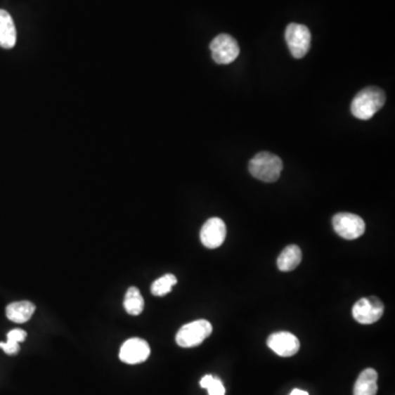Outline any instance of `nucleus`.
I'll return each instance as SVG.
<instances>
[{"label": "nucleus", "instance_id": "nucleus-1", "mask_svg": "<svg viewBox=\"0 0 395 395\" xmlns=\"http://www.w3.org/2000/svg\"><path fill=\"white\" fill-rule=\"evenodd\" d=\"M385 93L381 88L370 86L356 95L350 110L359 120H369L384 105Z\"/></svg>", "mask_w": 395, "mask_h": 395}, {"label": "nucleus", "instance_id": "nucleus-2", "mask_svg": "<svg viewBox=\"0 0 395 395\" xmlns=\"http://www.w3.org/2000/svg\"><path fill=\"white\" fill-rule=\"evenodd\" d=\"M250 175L264 183H275L283 169V160L269 152H260L250 160L248 165Z\"/></svg>", "mask_w": 395, "mask_h": 395}, {"label": "nucleus", "instance_id": "nucleus-3", "mask_svg": "<svg viewBox=\"0 0 395 395\" xmlns=\"http://www.w3.org/2000/svg\"><path fill=\"white\" fill-rule=\"evenodd\" d=\"M212 333V325L207 320L188 323L176 335V343L181 347L191 348L201 345Z\"/></svg>", "mask_w": 395, "mask_h": 395}, {"label": "nucleus", "instance_id": "nucleus-4", "mask_svg": "<svg viewBox=\"0 0 395 395\" xmlns=\"http://www.w3.org/2000/svg\"><path fill=\"white\" fill-rule=\"evenodd\" d=\"M285 41L294 58H303L311 48V32L308 27L290 23L285 30Z\"/></svg>", "mask_w": 395, "mask_h": 395}, {"label": "nucleus", "instance_id": "nucleus-5", "mask_svg": "<svg viewBox=\"0 0 395 395\" xmlns=\"http://www.w3.org/2000/svg\"><path fill=\"white\" fill-rule=\"evenodd\" d=\"M332 222L335 232L345 240L359 238L365 231V221L359 215L353 213H337L334 215Z\"/></svg>", "mask_w": 395, "mask_h": 395}, {"label": "nucleus", "instance_id": "nucleus-6", "mask_svg": "<svg viewBox=\"0 0 395 395\" xmlns=\"http://www.w3.org/2000/svg\"><path fill=\"white\" fill-rule=\"evenodd\" d=\"M213 60L218 64L226 65L234 62L240 56V46L238 41L230 34L222 33L213 39L210 44Z\"/></svg>", "mask_w": 395, "mask_h": 395}, {"label": "nucleus", "instance_id": "nucleus-7", "mask_svg": "<svg viewBox=\"0 0 395 395\" xmlns=\"http://www.w3.org/2000/svg\"><path fill=\"white\" fill-rule=\"evenodd\" d=\"M384 313V305L377 297L363 298L354 305L353 316L358 323L369 325L378 322Z\"/></svg>", "mask_w": 395, "mask_h": 395}, {"label": "nucleus", "instance_id": "nucleus-8", "mask_svg": "<svg viewBox=\"0 0 395 395\" xmlns=\"http://www.w3.org/2000/svg\"><path fill=\"white\" fill-rule=\"evenodd\" d=\"M226 226L220 218H211L203 224L200 232L201 243L207 248H218L224 243Z\"/></svg>", "mask_w": 395, "mask_h": 395}, {"label": "nucleus", "instance_id": "nucleus-9", "mask_svg": "<svg viewBox=\"0 0 395 395\" xmlns=\"http://www.w3.org/2000/svg\"><path fill=\"white\" fill-rule=\"evenodd\" d=\"M150 348L148 342L141 338H131L123 344L120 349V359L128 365L144 363L150 357Z\"/></svg>", "mask_w": 395, "mask_h": 395}, {"label": "nucleus", "instance_id": "nucleus-10", "mask_svg": "<svg viewBox=\"0 0 395 395\" xmlns=\"http://www.w3.org/2000/svg\"><path fill=\"white\" fill-rule=\"evenodd\" d=\"M268 347L280 357H291L300 349L298 337L289 332H278L271 334L267 339Z\"/></svg>", "mask_w": 395, "mask_h": 395}, {"label": "nucleus", "instance_id": "nucleus-11", "mask_svg": "<svg viewBox=\"0 0 395 395\" xmlns=\"http://www.w3.org/2000/svg\"><path fill=\"white\" fill-rule=\"evenodd\" d=\"M17 42V30L13 17L3 9H0V46L13 48Z\"/></svg>", "mask_w": 395, "mask_h": 395}, {"label": "nucleus", "instance_id": "nucleus-12", "mask_svg": "<svg viewBox=\"0 0 395 395\" xmlns=\"http://www.w3.org/2000/svg\"><path fill=\"white\" fill-rule=\"evenodd\" d=\"M378 373L368 368L358 377L354 387V395H375L378 392Z\"/></svg>", "mask_w": 395, "mask_h": 395}, {"label": "nucleus", "instance_id": "nucleus-13", "mask_svg": "<svg viewBox=\"0 0 395 395\" xmlns=\"http://www.w3.org/2000/svg\"><path fill=\"white\" fill-rule=\"evenodd\" d=\"M34 311L35 306L33 303L29 301H19L8 305L6 309V316L11 322L22 324L32 318Z\"/></svg>", "mask_w": 395, "mask_h": 395}, {"label": "nucleus", "instance_id": "nucleus-14", "mask_svg": "<svg viewBox=\"0 0 395 395\" xmlns=\"http://www.w3.org/2000/svg\"><path fill=\"white\" fill-rule=\"evenodd\" d=\"M302 260V252L300 247L297 245H289L281 252L278 257L277 265L279 271H294L298 267Z\"/></svg>", "mask_w": 395, "mask_h": 395}, {"label": "nucleus", "instance_id": "nucleus-15", "mask_svg": "<svg viewBox=\"0 0 395 395\" xmlns=\"http://www.w3.org/2000/svg\"><path fill=\"white\" fill-rule=\"evenodd\" d=\"M124 309L130 316H140L144 310V299L141 295L140 290L136 287H131L127 291L124 298Z\"/></svg>", "mask_w": 395, "mask_h": 395}, {"label": "nucleus", "instance_id": "nucleus-16", "mask_svg": "<svg viewBox=\"0 0 395 395\" xmlns=\"http://www.w3.org/2000/svg\"><path fill=\"white\" fill-rule=\"evenodd\" d=\"M176 283H177V278L171 273H167L153 283L150 291L155 297H164L171 291Z\"/></svg>", "mask_w": 395, "mask_h": 395}, {"label": "nucleus", "instance_id": "nucleus-17", "mask_svg": "<svg viewBox=\"0 0 395 395\" xmlns=\"http://www.w3.org/2000/svg\"><path fill=\"white\" fill-rule=\"evenodd\" d=\"M200 385L201 388L208 390L209 395H226V388L222 381L213 375H205L201 379Z\"/></svg>", "mask_w": 395, "mask_h": 395}, {"label": "nucleus", "instance_id": "nucleus-18", "mask_svg": "<svg viewBox=\"0 0 395 395\" xmlns=\"http://www.w3.org/2000/svg\"><path fill=\"white\" fill-rule=\"evenodd\" d=\"M27 337V333L25 330H20V328H15V330H11L9 333L7 334V340H11V342H15V343H21Z\"/></svg>", "mask_w": 395, "mask_h": 395}, {"label": "nucleus", "instance_id": "nucleus-19", "mask_svg": "<svg viewBox=\"0 0 395 395\" xmlns=\"http://www.w3.org/2000/svg\"><path fill=\"white\" fill-rule=\"evenodd\" d=\"M0 348L5 351L7 355H17L20 350V346L19 344L15 343V342H11V340H7L6 343H0Z\"/></svg>", "mask_w": 395, "mask_h": 395}, {"label": "nucleus", "instance_id": "nucleus-20", "mask_svg": "<svg viewBox=\"0 0 395 395\" xmlns=\"http://www.w3.org/2000/svg\"><path fill=\"white\" fill-rule=\"evenodd\" d=\"M290 395H309V393L306 391L300 390V389H294Z\"/></svg>", "mask_w": 395, "mask_h": 395}]
</instances>
